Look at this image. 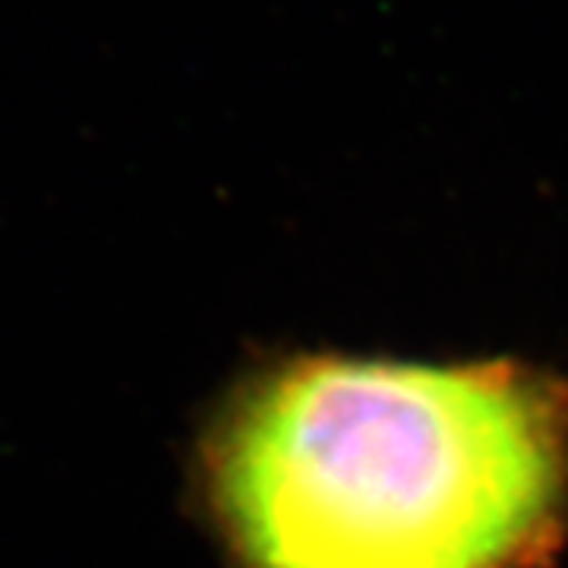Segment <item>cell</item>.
<instances>
[{"mask_svg": "<svg viewBox=\"0 0 568 568\" xmlns=\"http://www.w3.org/2000/svg\"><path fill=\"white\" fill-rule=\"evenodd\" d=\"M209 496L244 568H537L568 518V388L511 361L304 357L231 407Z\"/></svg>", "mask_w": 568, "mask_h": 568, "instance_id": "6da1fadb", "label": "cell"}]
</instances>
